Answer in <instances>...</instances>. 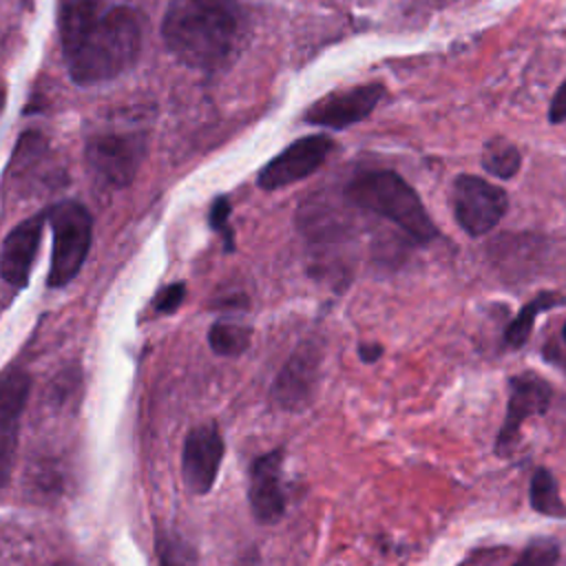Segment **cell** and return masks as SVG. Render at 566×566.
Returning a JSON list of instances; mask_svg holds the SVG:
<instances>
[{"mask_svg":"<svg viewBox=\"0 0 566 566\" xmlns=\"http://www.w3.org/2000/svg\"><path fill=\"white\" fill-rule=\"evenodd\" d=\"M60 42L71 80L93 86L135 64L142 24L128 0H62Z\"/></svg>","mask_w":566,"mask_h":566,"instance_id":"cell-1","label":"cell"},{"mask_svg":"<svg viewBox=\"0 0 566 566\" xmlns=\"http://www.w3.org/2000/svg\"><path fill=\"white\" fill-rule=\"evenodd\" d=\"M239 9L232 0H172L161 22L168 51L186 66L214 69L234 49Z\"/></svg>","mask_w":566,"mask_h":566,"instance_id":"cell-2","label":"cell"},{"mask_svg":"<svg viewBox=\"0 0 566 566\" xmlns=\"http://www.w3.org/2000/svg\"><path fill=\"white\" fill-rule=\"evenodd\" d=\"M345 195L354 206L398 226L416 243H429L440 234L418 192L394 170L360 172L347 184Z\"/></svg>","mask_w":566,"mask_h":566,"instance_id":"cell-3","label":"cell"},{"mask_svg":"<svg viewBox=\"0 0 566 566\" xmlns=\"http://www.w3.org/2000/svg\"><path fill=\"white\" fill-rule=\"evenodd\" d=\"M46 221L53 230V254L49 285H66L84 265L93 239V219L77 201H62L46 210Z\"/></svg>","mask_w":566,"mask_h":566,"instance_id":"cell-4","label":"cell"},{"mask_svg":"<svg viewBox=\"0 0 566 566\" xmlns=\"http://www.w3.org/2000/svg\"><path fill=\"white\" fill-rule=\"evenodd\" d=\"M146 153L142 133H97L86 144V164L93 177L111 188H124L137 175Z\"/></svg>","mask_w":566,"mask_h":566,"instance_id":"cell-5","label":"cell"},{"mask_svg":"<svg viewBox=\"0 0 566 566\" xmlns=\"http://www.w3.org/2000/svg\"><path fill=\"white\" fill-rule=\"evenodd\" d=\"M451 206L458 226L471 234L482 237L493 230L509 210L506 192L475 175H458L451 188Z\"/></svg>","mask_w":566,"mask_h":566,"instance_id":"cell-6","label":"cell"},{"mask_svg":"<svg viewBox=\"0 0 566 566\" xmlns=\"http://www.w3.org/2000/svg\"><path fill=\"white\" fill-rule=\"evenodd\" d=\"M551 398H553V389L539 374L524 371V374L511 376L504 422L493 444L497 455L506 458L515 451L524 422L528 418L546 413V409L551 407Z\"/></svg>","mask_w":566,"mask_h":566,"instance_id":"cell-7","label":"cell"},{"mask_svg":"<svg viewBox=\"0 0 566 566\" xmlns=\"http://www.w3.org/2000/svg\"><path fill=\"white\" fill-rule=\"evenodd\" d=\"M332 153V139L325 135H307L290 144L283 153L270 159L259 172L263 190H279L316 172Z\"/></svg>","mask_w":566,"mask_h":566,"instance_id":"cell-8","label":"cell"},{"mask_svg":"<svg viewBox=\"0 0 566 566\" xmlns=\"http://www.w3.org/2000/svg\"><path fill=\"white\" fill-rule=\"evenodd\" d=\"M321 360V345H316L314 340H305L303 345H298L272 385V400L285 411L303 409L312 400V394L316 389Z\"/></svg>","mask_w":566,"mask_h":566,"instance_id":"cell-9","label":"cell"},{"mask_svg":"<svg viewBox=\"0 0 566 566\" xmlns=\"http://www.w3.org/2000/svg\"><path fill=\"white\" fill-rule=\"evenodd\" d=\"M382 95H385V86L380 82H369L347 91L329 93L318 102H314L303 115V119L314 126L347 128L365 119L382 99Z\"/></svg>","mask_w":566,"mask_h":566,"instance_id":"cell-10","label":"cell"},{"mask_svg":"<svg viewBox=\"0 0 566 566\" xmlns=\"http://www.w3.org/2000/svg\"><path fill=\"white\" fill-rule=\"evenodd\" d=\"M223 460V438L217 424H199L184 440L181 475L192 493H208Z\"/></svg>","mask_w":566,"mask_h":566,"instance_id":"cell-11","label":"cell"},{"mask_svg":"<svg viewBox=\"0 0 566 566\" xmlns=\"http://www.w3.org/2000/svg\"><path fill=\"white\" fill-rule=\"evenodd\" d=\"M29 389L31 378L20 369L0 376V489L9 480L13 467L20 418L29 400Z\"/></svg>","mask_w":566,"mask_h":566,"instance_id":"cell-12","label":"cell"},{"mask_svg":"<svg viewBox=\"0 0 566 566\" xmlns=\"http://www.w3.org/2000/svg\"><path fill=\"white\" fill-rule=\"evenodd\" d=\"M283 451L272 449L259 455L250 469V506L259 522H276L285 509V493H283Z\"/></svg>","mask_w":566,"mask_h":566,"instance_id":"cell-13","label":"cell"},{"mask_svg":"<svg viewBox=\"0 0 566 566\" xmlns=\"http://www.w3.org/2000/svg\"><path fill=\"white\" fill-rule=\"evenodd\" d=\"M44 221H46V212L29 217L7 234L0 252V274L9 285L13 287L27 285L38 248H40Z\"/></svg>","mask_w":566,"mask_h":566,"instance_id":"cell-14","label":"cell"},{"mask_svg":"<svg viewBox=\"0 0 566 566\" xmlns=\"http://www.w3.org/2000/svg\"><path fill=\"white\" fill-rule=\"evenodd\" d=\"M564 303H566L564 294H559L555 290H542L537 296H533L528 303H524L522 310L517 312V316L509 323V327L504 332L506 345L520 349L528 340L537 316L557 307V305H564Z\"/></svg>","mask_w":566,"mask_h":566,"instance_id":"cell-15","label":"cell"},{"mask_svg":"<svg viewBox=\"0 0 566 566\" xmlns=\"http://www.w3.org/2000/svg\"><path fill=\"white\" fill-rule=\"evenodd\" d=\"M528 502H531V509L539 515H546V517H557V520H564L566 517V502L562 500V493H559V486H557V480L555 475L539 467L533 478H531V486H528Z\"/></svg>","mask_w":566,"mask_h":566,"instance_id":"cell-16","label":"cell"},{"mask_svg":"<svg viewBox=\"0 0 566 566\" xmlns=\"http://www.w3.org/2000/svg\"><path fill=\"white\" fill-rule=\"evenodd\" d=\"M482 166L489 175L500 179H511L517 175L522 166V155L517 146L509 139H489L482 150Z\"/></svg>","mask_w":566,"mask_h":566,"instance_id":"cell-17","label":"cell"},{"mask_svg":"<svg viewBox=\"0 0 566 566\" xmlns=\"http://www.w3.org/2000/svg\"><path fill=\"white\" fill-rule=\"evenodd\" d=\"M250 336H252L250 327L239 325V323L219 321L210 327L208 343H210L212 352L219 356H239L241 352L248 349Z\"/></svg>","mask_w":566,"mask_h":566,"instance_id":"cell-18","label":"cell"},{"mask_svg":"<svg viewBox=\"0 0 566 566\" xmlns=\"http://www.w3.org/2000/svg\"><path fill=\"white\" fill-rule=\"evenodd\" d=\"M157 555H159V566H199V557L192 544L170 528L159 533Z\"/></svg>","mask_w":566,"mask_h":566,"instance_id":"cell-19","label":"cell"},{"mask_svg":"<svg viewBox=\"0 0 566 566\" xmlns=\"http://www.w3.org/2000/svg\"><path fill=\"white\" fill-rule=\"evenodd\" d=\"M559 562V544L546 537L533 539L522 555L517 557V562L513 566H557Z\"/></svg>","mask_w":566,"mask_h":566,"instance_id":"cell-20","label":"cell"},{"mask_svg":"<svg viewBox=\"0 0 566 566\" xmlns=\"http://www.w3.org/2000/svg\"><path fill=\"white\" fill-rule=\"evenodd\" d=\"M228 217H230V203L226 197H219L212 208H210V223L217 232L223 234L226 239V248L232 250V232L228 230Z\"/></svg>","mask_w":566,"mask_h":566,"instance_id":"cell-21","label":"cell"},{"mask_svg":"<svg viewBox=\"0 0 566 566\" xmlns=\"http://www.w3.org/2000/svg\"><path fill=\"white\" fill-rule=\"evenodd\" d=\"M184 296H186V287H184L181 283H172V285L164 287V290L159 292L157 301H155V312H159V314L175 312V310L181 305Z\"/></svg>","mask_w":566,"mask_h":566,"instance_id":"cell-22","label":"cell"},{"mask_svg":"<svg viewBox=\"0 0 566 566\" xmlns=\"http://www.w3.org/2000/svg\"><path fill=\"white\" fill-rule=\"evenodd\" d=\"M566 119V80L559 84L555 91L551 106H548V122L551 124H562Z\"/></svg>","mask_w":566,"mask_h":566,"instance_id":"cell-23","label":"cell"},{"mask_svg":"<svg viewBox=\"0 0 566 566\" xmlns=\"http://www.w3.org/2000/svg\"><path fill=\"white\" fill-rule=\"evenodd\" d=\"M358 356L363 363H376L382 356V345L378 343H360L358 345Z\"/></svg>","mask_w":566,"mask_h":566,"instance_id":"cell-24","label":"cell"},{"mask_svg":"<svg viewBox=\"0 0 566 566\" xmlns=\"http://www.w3.org/2000/svg\"><path fill=\"white\" fill-rule=\"evenodd\" d=\"M562 336H564V340H566V323H564V329H562Z\"/></svg>","mask_w":566,"mask_h":566,"instance_id":"cell-25","label":"cell"}]
</instances>
